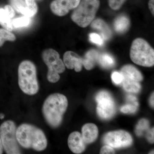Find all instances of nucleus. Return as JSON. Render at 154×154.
<instances>
[{
    "mask_svg": "<svg viewBox=\"0 0 154 154\" xmlns=\"http://www.w3.org/2000/svg\"><path fill=\"white\" fill-rule=\"evenodd\" d=\"M4 9H5L7 14L8 15L9 17H11V19H13L14 16H15V11H14L13 7L12 6L8 5L5 6Z\"/></svg>",
    "mask_w": 154,
    "mask_h": 154,
    "instance_id": "31",
    "label": "nucleus"
},
{
    "mask_svg": "<svg viewBox=\"0 0 154 154\" xmlns=\"http://www.w3.org/2000/svg\"><path fill=\"white\" fill-rule=\"evenodd\" d=\"M68 105L67 99L63 94H54L46 98L42 106V112L49 126L56 128L60 125Z\"/></svg>",
    "mask_w": 154,
    "mask_h": 154,
    "instance_id": "1",
    "label": "nucleus"
},
{
    "mask_svg": "<svg viewBox=\"0 0 154 154\" xmlns=\"http://www.w3.org/2000/svg\"><path fill=\"white\" fill-rule=\"evenodd\" d=\"M123 86L125 90L130 93H137L140 91L141 85L139 82L123 78Z\"/></svg>",
    "mask_w": 154,
    "mask_h": 154,
    "instance_id": "19",
    "label": "nucleus"
},
{
    "mask_svg": "<svg viewBox=\"0 0 154 154\" xmlns=\"http://www.w3.org/2000/svg\"><path fill=\"white\" fill-rule=\"evenodd\" d=\"M154 128L149 130L147 133L146 138L151 143H154Z\"/></svg>",
    "mask_w": 154,
    "mask_h": 154,
    "instance_id": "32",
    "label": "nucleus"
},
{
    "mask_svg": "<svg viewBox=\"0 0 154 154\" xmlns=\"http://www.w3.org/2000/svg\"><path fill=\"white\" fill-rule=\"evenodd\" d=\"M81 0H54L50 5V8L54 15L63 17L70 10H74L79 4Z\"/></svg>",
    "mask_w": 154,
    "mask_h": 154,
    "instance_id": "10",
    "label": "nucleus"
},
{
    "mask_svg": "<svg viewBox=\"0 0 154 154\" xmlns=\"http://www.w3.org/2000/svg\"><path fill=\"white\" fill-rule=\"evenodd\" d=\"M5 117V115L2 113H1L0 114V119H3Z\"/></svg>",
    "mask_w": 154,
    "mask_h": 154,
    "instance_id": "37",
    "label": "nucleus"
},
{
    "mask_svg": "<svg viewBox=\"0 0 154 154\" xmlns=\"http://www.w3.org/2000/svg\"><path fill=\"white\" fill-rule=\"evenodd\" d=\"M82 135L85 143H92L98 137V128L96 125L93 123L85 125L82 128Z\"/></svg>",
    "mask_w": 154,
    "mask_h": 154,
    "instance_id": "13",
    "label": "nucleus"
},
{
    "mask_svg": "<svg viewBox=\"0 0 154 154\" xmlns=\"http://www.w3.org/2000/svg\"><path fill=\"white\" fill-rule=\"evenodd\" d=\"M149 122L147 119H140L136 127L135 133L138 136H141L143 132L149 130Z\"/></svg>",
    "mask_w": 154,
    "mask_h": 154,
    "instance_id": "22",
    "label": "nucleus"
},
{
    "mask_svg": "<svg viewBox=\"0 0 154 154\" xmlns=\"http://www.w3.org/2000/svg\"><path fill=\"white\" fill-rule=\"evenodd\" d=\"M36 69L34 64L30 60H25L19 64L18 68V83L23 93L28 95L38 93L39 86Z\"/></svg>",
    "mask_w": 154,
    "mask_h": 154,
    "instance_id": "3",
    "label": "nucleus"
},
{
    "mask_svg": "<svg viewBox=\"0 0 154 154\" xmlns=\"http://www.w3.org/2000/svg\"><path fill=\"white\" fill-rule=\"evenodd\" d=\"M104 142L114 148L126 147L132 143V138L129 133L123 130L107 133L104 137Z\"/></svg>",
    "mask_w": 154,
    "mask_h": 154,
    "instance_id": "9",
    "label": "nucleus"
},
{
    "mask_svg": "<svg viewBox=\"0 0 154 154\" xmlns=\"http://www.w3.org/2000/svg\"><path fill=\"white\" fill-rule=\"evenodd\" d=\"M91 28L99 30L103 39L108 40L111 38L112 32L106 22L102 19H98L91 23Z\"/></svg>",
    "mask_w": 154,
    "mask_h": 154,
    "instance_id": "15",
    "label": "nucleus"
},
{
    "mask_svg": "<svg viewBox=\"0 0 154 154\" xmlns=\"http://www.w3.org/2000/svg\"><path fill=\"white\" fill-rule=\"evenodd\" d=\"M130 25L129 19L124 15L119 16L114 20V29L117 33H124L128 30Z\"/></svg>",
    "mask_w": 154,
    "mask_h": 154,
    "instance_id": "16",
    "label": "nucleus"
},
{
    "mask_svg": "<svg viewBox=\"0 0 154 154\" xmlns=\"http://www.w3.org/2000/svg\"><path fill=\"white\" fill-rule=\"evenodd\" d=\"M154 0H149V7L153 16L154 15Z\"/></svg>",
    "mask_w": 154,
    "mask_h": 154,
    "instance_id": "33",
    "label": "nucleus"
},
{
    "mask_svg": "<svg viewBox=\"0 0 154 154\" xmlns=\"http://www.w3.org/2000/svg\"><path fill=\"white\" fill-rule=\"evenodd\" d=\"M138 106L133 104H128L122 106L120 110L123 113H134L137 111Z\"/></svg>",
    "mask_w": 154,
    "mask_h": 154,
    "instance_id": "26",
    "label": "nucleus"
},
{
    "mask_svg": "<svg viewBox=\"0 0 154 154\" xmlns=\"http://www.w3.org/2000/svg\"><path fill=\"white\" fill-rule=\"evenodd\" d=\"M16 135L19 144L24 148L40 152L47 147V140L44 133L32 125L25 123L19 125Z\"/></svg>",
    "mask_w": 154,
    "mask_h": 154,
    "instance_id": "2",
    "label": "nucleus"
},
{
    "mask_svg": "<svg viewBox=\"0 0 154 154\" xmlns=\"http://www.w3.org/2000/svg\"><path fill=\"white\" fill-rule=\"evenodd\" d=\"M30 17H26V16L19 17L12 20L13 28H16L28 26L30 24Z\"/></svg>",
    "mask_w": 154,
    "mask_h": 154,
    "instance_id": "23",
    "label": "nucleus"
},
{
    "mask_svg": "<svg viewBox=\"0 0 154 154\" xmlns=\"http://www.w3.org/2000/svg\"><path fill=\"white\" fill-rule=\"evenodd\" d=\"M99 57V53L96 50H91L87 52L83 58V66L88 70L92 69L98 61Z\"/></svg>",
    "mask_w": 154,
    "mask_h": 154,
    "instance_id": "17",
    "label": "nucleus"
},
{
    "mask_svg": "<svg viewBox=\"0 0 154 154\" xmlns=\"http://www.w3.org/2000/svg\"><path fill=\"white\" fill-rule=\"evenodd\" d=\"M111 79L114 84L116 85H119L122 83L123 77L121 73L114 72L111 75Z\"/></svg>",
    "mask_w": 154,
    "mask_h": 154,
    "instance_id": "29",
    "label": "nucleus"
},
{
    "mask_svg": "<svg viewBox=\"0 0 154 154\" xmlns=\"http://www.w3.org/2000/svg\"><path fill=\"white\" fill-rule=\"evenodd\" d=\"M12 19L9 17L4 8H0V25L7 30L11 31L13 30Z\"/></svg>",
    "mask_w": 154,
    "mask_h": 154,
    "instance_id": "20",
    "label": "nucleus"
},
{
    "mask_svg": "<svg viewBox=\"0 0 154 154\" xmlns=\"http://www.w3.org/2000/svg\"><path fill=\"white\" fill-rule=\"evenodd\" d=\"M5 41V39H4V37H3V35H2V33L0 32V47L2 46Z\"/></svg>",
    "mask_w": 154,
    "mask_h": 154,
    "instance_id": "34",
    "label": "nucleus"
},
{
    "mask_svg": "<svg viewBox=\"0 0 154 154\" xmlns=\"http://www.w3.org/2000/svg\"><path fill=\"white\" fill-rule=\"evenodd\" d=\"M0 32L5 41H14L16 40V36L11 31L5 28H1Z\"/></svg>",
    "mask_w": 154,
    "mask_h": 154,
    "instance_id": "24",
    "label": "nucleus"
},
{
    "mask_svg": "<svg viewBox=\"0 0 154 154\" xmlns=\"http://www.w3.org/2000/svg\"><path fill=\"white\" fill-rule=\"evenodd\" d=\"M130 55L131 60L138 65L144 67L154 66V50L143 38H137L133 41Z\"/></svg>",
    "mask_w": 154,
    "mask_h": 154,
    "instance_id": "5",
    "label": "nucleus"
},
{
    "mask_svg": "<svg viewBox=\"0 0 154 154\" xmlns=\"http://www.w3.org/2000/svg\"><path fill=\"white\" fill-rule=\"evenodd\" d=\"M96 99L99 117L104 119L111 118L116 111L115 102L111 95L107 91H101L96 95Z\"/></svg>",
    "mask_w": 154,
    "mask_h": 154,
    "instance_id": "8",
    "label": "nucleus"
},
{
    "mask_svg": "<svg viewBox=\"0 0 154 154\" xmlns=\"http://www.w3.org/2000/svg\"><path fill=\"white\" fill-rule=\"evenodd\" d=\"M63 63L67 68L70 69H74L75 71L80 72L83 66V58L75 53L67 51L63 55Z\"/></svg>",
    "mask_w": 154,
    "mask_h": 154,
    "instance_id": "11",
    "label": "nucleus"
},
{
    "mask_svg": "<svg viewBox=\"0 0 154 154\" xmlns=\"http://www.w3.org/2000/svg\"><path fill=\"white\" fill-rule=\"evenodd\" d=\"M120 73L123 78H127L138 82L143 79L141 73L135 67L131 65H126L122 67Z\"/></svg>",
    "mask_w": 154,
    "mask_h": 154,
    "instance_id": "14",
    "label": "nucleus"
},
{
    "mask_svg": "<svg viewBox=\"0 0 154 154\" xmlns=\"http://www.w3.org/2000/svg\"><path fill=\"white\" fill-rule=\"evenodd\" d=\"M42 58L48 68L47 79L48 82H57L60 79L59 74L62 73L65 70V66L58 53L52 48L45 50L42 52Z\"/></svg>",
    "mask_w": 154,
    "mask_h": 154,
    "instance_id": "6",
    "label": "nucleus"
},
{
    "mask_svg": "<svg viewBox=\"0 0 154 154\" xmlns=\"http://www.w3.org/2000/svg\"><path fill=\"white\" fill-rule=\"evenodd\" d=\"M68 144L69 148L74 153H82L85 149L86 143L82 134L78 131L72 132L69 135Z\"/></svg>",
    "mask_w": 154,
    "mask_h": 154,
    "instance_id": "12",
    "label": "nucleus"
},
{
    "mask_svg": "<svg viewBox=\"0 0 154 154\" xmlns=\"http://www.w3.org/2000/svg\"><path fill=\"white\" fill-rule=\"evenodd\" d=\"M126 0H108L109 5L111 9L117 10L120 8Z\"/></svg>",
    "mask_w": 154,
    "mask_h": 154,
    "instance_id": "28",
    "label": "nucleus"
},
{
    "mask_svg": "<svg viewBox=\"0 0 154 154\" xmlns=\"http://www.w3.org/2000/svg\"><path fill=\"white\" fill-rule=\"evenodd\" d=\"M11 3L13 8L17 12L23 14L24 16L30 18L33 17V15L27 8L25 2L23 0H11Z\"/></svg>",
    "mask_w": 154,
    "mask_h": 154,
    "instance_id": "18",
    "label": "nucleus"
},
{
    "mask_svg": "<svg viewBox=\"0 0 154 154\" xmlns=\"http://www.w3.org/2000/svg\"><path fill=\"white\" fill-rule=\"evenodd\" d=\"M98 62L101 66L105 68L112 67L115 63V60L113 57L106 53L99 55Z\"/></svg>",
    "mask_w": 154,
    "mask_h": 154,
    "instance_id": "21",
    "label": "nucleus"
},
{
    "mask_svg": "<svg viewBox=\"0 0 154 154\" xmlns=\"http://www.w3.org/2000/svg\"><path fill=\"white\" fill-rule=\"evenodd\" d=\"M114 153H115V151L114 149L112 147L108 145L104 146L101 149L100 152V154H102Z\"/></svg>",
    "mask_w": 154,
    "mask_h": 154,
    "instance_id": "30",
    "label": "nucleus"
},
{
    "mask_svg": "<svg viewBox=\"0 0 154 154\" xmlns=\"http://www.w3.org/2000/svg\"><path fill=\"white\" fill-rule=\"evenodd\" d=\"M25 2L33 16L36 15L38 11V7L35 0H25Z\"/></svg>",
    "mask_w": 154,
    "mask_h": 154,
    "instance_id": "25",
    "label": "nucleus"
},
{
    "mask_svg": "<svg viewBox=\"0 0 154 154\" xmlns=\"http://www.w3.org/2000/svg\"><path fill=\"white\" fill-rule=\"evenodd\" d=\"M99 6V0H81L72 13V20L80 27L86 28L94 21Z\"/></svg>",
    "mask_w": 154,
    "mask_h": 154,
    "instance_id": "4",
    "label": "nucleus"
},
{
    "mask_svg": "<svg viewBox=\"0 0 154 154\" xmlns=\"http://www.w3.org/2000/svg\"><path fill=\"white\" fill-rule=\"evenodd\" d=\"M154 93H152V94L151 96L150 99V103L151 105L153 108H154Z\"/></svg>",
    "mask_w": 154,
    "mask_h": 154,
    "instance_id": "35",
    "label": "nucleus"
},
{
    "mask_svg": "<svg viewBox=\"0 0 154 154\" xmlns=\"http://www.w3.org/2000/svg\"><path fill=\"white\" fill-rule=\"evenodd\" d=\"M17 130L16 124L11 120L5 122L0 126V138L7 154H21L16 135Z\"/></svg>",
    "mask_w": 154,
    "mask_h": 154,
    "instance_id": "7",
    "label": "nucleus"
},
{
    "mask_svg": "<svg viewBox=\"0 0 154 154\" xmlns=\"http://www.w3.org/2000/svg\"><path fill=\"white\" fill-rule=\"evenodd\" d=\"M90 40L91 42L99 45H103L104 40L102 37L96 33H91L89 35Z\"/></svg>",
    "mask_w": 154,
    "mask_h": 154,
    "instance_id": "27",
    "label": "nucleus"
},
{
    "mask_svg": "<svg viewBox=\"0 0 154 154\" xmlns=\"http://www.w3.org/2000/svg\"><path fill=\"white\" fill-rule=\"evenodd\" d=\"M3 152V147L2 144V141H1V138H0V154H2Z\"/></svg>",
    "mask_w": 154,
    "mask_h": 154,
    "instance_id": "36",
    "label": "nucleus"
}]
</instances>
